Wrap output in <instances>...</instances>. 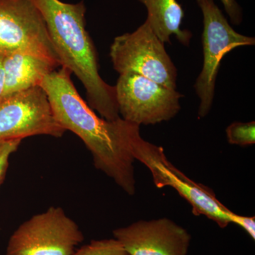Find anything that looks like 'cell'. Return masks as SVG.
<instances>
[{"mask_svg":"<svg viewBox=\"0 0 255 255\" xmlns=\"http://www.w3.org/2000/svg\"><path fill=\"white\" fill-rule=\"evenodd\" d=\"M71 72L60 67L42 80L58 123L74 132L91 152L96 168L129 195L135 192L133 162L130 150V133L133 124L123 119L110 121L100 118L79 95Z\"/></svg>","mask_w":255,"mask_h":255,"instance_id":"obj_1","label":"cell"},{"mask_svg":"<svg viewBox=\"0 0 255 255\" xmlns=\"http://www.w3.org/2000/svg\"><path fill=\"white\" fill-rule=\"evenodd\" d=\"M31 1L44 19L60 65L76 75L85 87L88 105L105 120L121 118L115 87L100 75L97 51L86 30L83 1L69 4L60 0Z\"/></svg>","mask_w":255,"mask_h":255,"instance_id":"obj_2","label":"cell"},{"mask_svg":"<svg viewBox=\"0 0 255 255\" xmlns=\"http://www.w3.org/2000/svg\"><path fill=\"white\" fill-rule=\"evenodd\" d=\"M130 150L132 157L140 161L152 174L157 188L170 187L186 199L194 216H204L221 228L234 223L236 214L217 199L214 191L196 183L176 168L167 159L163 148L146 141L140 133V126L133 124L130 133Z\"/></svg>","mask_w":255,"mask_h":255,"instance_id":"obj_3","label":"cell"},{"mask_svg":"<svg viewBox=\"0 0 255 255\" xmlns=\"http://www.w3.org/2000/svg\"><path fill=\"white\" fill-rule=\"evenodd\" d=\"M147 21L132 33L116 37L110 47L114 70L120 75L135 73L176 90L177 72Z\"/></svg>","mask_w":255,"mask_h":255,"instance_id":"obj_4","label":"cell"},{"mask_svg":"<svg viewBox=\"0 0 255 255\" xmlns=\"http://www.w3.org/2000/svg\"><path fill=\"white\" fill-rule=\"evenodd\" d=\"M84 235L62 208L51 206L13 233L6 255H73Z\"/></svg>","mask_w":255,"mask_h":255,"instance_id":"obj_5","label":"cell"},{"mask_svg":"<svg viewBox=\"0 0 255 255\" xmlns=\"http://www.w3.org/2000/svg\"><path fill=\"white\" fill-rule=\"evenodd\" d=\"M196 1L204 16V65L194 87L200 99L199 116L204 117L209 114L214 101L216 77L221 60L234 48L254 46L255 39L235 31L214 0Z\"/></svg>","mask_w":255,"mask_h":255,"instance_id":"obj_6","label":"cell"},{"mask_svg":"<svg viewBox=\"0 0 255 255\" xmlns=\"http://www.w3.org/2000/svg\"><path fill=\"white\" fill-rule=\"evenodd\" d=\"M121 118L136 125H155L174 118L184 95L135 73L122 74L115 85Z\"/></svg>","mask_w":255,"mask_h":255,"instance_id":"obj_7","label":"cell"},{"mask_svg":"<svg viewBox=\"0 0 255 255\" xmlns=\"http://www.w3.org/2000/svg\"><path fill=\"white\" fill-rule=\"evenodd\" d=\"M65 132L41 86L0 98V140H23L36 135L60 137Z\"/></svg>","mask_w":255,"mask_h":255,"instance_id":"obj_8","label":"cell"},{"mask_svg":"<svg viewBox=\"0 0 255 255\" xmlns=\"http://www.w3.org/2000/svg\"><path fill=\"white\" fill-rule=\"evenodd\" d=\"M33 53L61 67L43 16L31 0H0V55Z\"/></svg>","mask_w":255,"mask_h":255,"instance_id":"obj_9","label":"cell"},{"mask_svg":"<svg viewBox=\"0 0 255 255\" xmlns=\"http://www.w3.org/2000/svg\"><path fill=\"white\" fill-rule=\"evenodd\" d=\"M113 235L130 255H187L191 241L185 228L167 218L136 221Z\"/></svg>","mask_w":255,"mask_h":255,"instance_id":"obj_10","label":"cell"},{"mask_svg":"<svg viewBox=\"0 0 255 255\" xmlns=\"http://www.w3.org/2000/svg\"><path fill=\"white\" fill-rule=\"evenodd\" d=\"M4 90L1 97L40 86L46 75L59 68L40 55L16 51L3 56Z\"/></svg>","mask_w":255,"mask_h":255,"instance_id":"obj_11","label":"cell"},{"mask_svg":"<svg viewBox=\"0 0 255 255\" xmlns=\"http://www.w3.org/2000/svg\"><path fill=\"white\" fill-rule=\"evenodd\" d=\"M147 10L146 21L163 43H169L174 35L184 46L190 43L191 33L181 28L184 9L177 0H138Z\"/></svg>","mask_w":255,"mask_h":255,"instance_id":"obj_12","label":"cell"},{"mask_svg":"<svg viewBox=\"0 0 255 255\" xmlns=\"http://www.w3.org/2000/svg\"><path fill=\"white\" fill-rule=\"evenodd\" d=\"M73 255H130L117 239L92 241L75 251Z\"/></svg>","mask_w":255,"mask_h":255,"instance_id":"obj_13","label":"cell"},{"mask_svg":"<svg viewBox=\"0 0 255 255\" xmlns=\"http://www.w3.org/2000/svg\"><path fill=\"white\" fill-rule=\"evenodd\" d=\"M228 142L232 145L247 146L255 142V122L248 123L235 122L226 129Z\"/></svg>","mask_w":255,"mask_h":255,"instance_id":"obj_14","label":"cell"},{"mask_svg":"<svg viewBox=\"0 0 255 255\" xmlns=\"http://www.w3.org/2000/svg\"><path fill=\"white\" fill-rule=\"evenodd\" d=\"M21 141V139L0 140V186L6 177L10 157L18 150Z\"/></svg>","mask_w":255,"mask_h":255,"instance_id":"obj_15","label":"cell"},{"mask_svg":"<svg viewBox=\"0 0 255 255\" xmlns=\"http://www.w3.org/2000/svg\"><path fill=\"white\" fill-rule=\"evenodd\" d=\"M225 10L231 18V22L239 25L243 20V13L241 6L236 0H221Z\"/></svg>","mask_w":255,"mask_h":255,"instance_id":"obj_16","label":"cell"},{"mask_svg":"<svg viewBox=\"0 0 255 255\" xmlns=\"http://www.w3.org/2000/svg\"><path fill=\"white\" fill-rule=\"evenodd\" d=\"M235 224H237L241 226L243 229H244L247 233L249 234L253 240L255 239V216H241V215L236 214L235 218Z\"/></svg>","mask_w":255,"mask_h":255,"instance_id":"obj_17","label":"cell"},{"mask_svg":"<svg viewBox=\"0 0 255 255\" xmlns=\"http://www.w3.org/2000/svg\"><path fill=\"white\" fill-rule=\"evenodd\" d=\"M3 56L0 55V97L2 95L3 90H4V70H3Z\"/></svg>","mask_w":255,"mask_h":255,"instance_id":"obj_18","label":"cell"}]
</instances>
